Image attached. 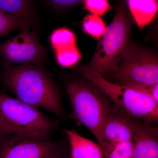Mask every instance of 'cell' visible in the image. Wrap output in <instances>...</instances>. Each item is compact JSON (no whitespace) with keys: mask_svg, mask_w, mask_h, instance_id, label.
I'll list each match as a JSON object with an SVG mask.
<instances>
[{"mask_svg":"<svg viewBox=\"0 0 158 158\" xmlns=\"http://www.w3.org/2000/svg\"><path fill=\"white\" fill-rule=\"evenodd\" d=\"M1 78L18 99L37 109L44 108L59 118L65 117L60 91L41 66L2 63Z\"/></svg>","mask_w":158,"mask_h":158,"instance_id":"obj_1","label":"cell"},{"mask_svg":"<svg viewBox=\"0 0 158 158\" xmlns=\"http://www.w3.org/2000/svg\"><path fill=\"white\" fill-rule=\"evenodd\" d=\"M65 86L72 109V118L79 125L86 127L101 147L103 123L113 103L90 82L70 80L65 82Z\"/></svg>","mask_w":158,"mask_h":158,"instance_id":"obj_2","label":"cell"},{"mask_svg":"<svg viewBox=\"0 0 158 158\" xmlns=\"http://www.w3.org/2000/svg\"><path fill=\"white\" fill-rule=\"evenodd\" d=\"M83 76L99 89L121 112L150 124L158 119V102L152 97L133 88L107 81L88 66L80 69Z\"/></svg>","mask_w":158,"mask_h":158,"instance_id":"obj_3","label":"cell"},{"mask_svg":"<svg viewBox=\"0 0 158 158\" xmlns=\"http://www.w3.org/2000/svg\"><path fill=\"white\" fill-rule=\"evenodd\" d=\"M0 118L10 125L15 134L31 138H50L59 126L58 121L49 118L39 109L1 90Z\"/></svg>","mask_w":158,"mask_h":158,"instance_id":"obj_4","label":"cell"},{"mask_svg":"<svg viewBox=\"0 0 158 158\" xmlns=\"http://www.w3.org/2000/svg\"><path fill=\"white\" fill-rule=\"evenodd\" d=\"M129 20L124 3L122 2L88 67L103 77L112 73L129 45Z\"/></svg>","mask_w":158,"mask_h":158,"instance_id":"obj_5","label":"cell"},{"mask_svg":"<svg viewBox=\"0 0 158 158\" xmlns=\"http://www.w3.org/2000/svg\"><path fill=\"white\" fill-rule=\"evenodd\" d=\"M110 74L116 84L127 86L158 83V62L152 52L129 44L116 69Z\"/></svg>","mask_w":158,"mask_h":158,"instance_id":"obj_6","label":"cell"},{"mask_svg":"<svg viewBox=\"0 0 158 158\" xmlns=\"http://www.w3.org/2000/svg\"><path fill=\"white\" fill-rule=\"evenodd\" d=\"M65 147L51 138L6 134L0 137V158H53Z\"/></svg>","mask_w":158,"mask_h":158,"instance_id":"obj_7","label":"cell"},{"mask_svg":"<svg viewBox=\"0 0 158 158\" xmlns=\"http://www.w3.org/2000/svg\"><path fill=\"white\" fill-rule=\"evenodd\" d=\"M0 56L3 63L8 65L41 66L46 50L40 44L37 34L29 29H24L17 36L0 43Z\"/></svg>","mask_w":158,"mask_h":158,"instance_id":"obj_8","label":"cell"},{"mask_svg":"<svg viewBox=\"0 0 158 158\" xmlns=\"http://www.w3.org/2000/svg\"><path fill=\"white\" fill-rule=\"evenodd\" d=\"M102 134V151L117 143L132 141L135 135L134 118L125 114L113 104L104 120Z\"/></svg>","mask_w":158,"mask_h":158,"instance_id":"obj_9","label":"cell"},{"mask_svg":"<svg viewBox=\"0 0 158 158\" xmlns=\"http://www.w3.org/2000/svg\"><path fill=\"white\" fill-rule=\"evenodd\" d=\"M132 158H158V128L134 118Z\"/></svg>","mask_w":158,"mask_h":158,"instance_id":"obj_10","label":"cell"},{"mask_svg":"<svg viewBox=\"0 0 158 158\" xmlns=\"http://www.w3.org/2000/svg\"><path fill=\"white\" fill-rule=\"evenodd\" d=\"M65 132L70 145L71 158H104L98 144L81 135L74 129Z\"/></svg>","mask_w":158,"mask_h":158,"instance_id":"obj_11","label":"cell"},{"mask_svg":"<svg viewBox=\"0 0 158 158\" xmlns=\"http://www.w3.org/2000/svg\"><path fill=\"white\" fill-rule=\"evenodd\" d=\"M129 8L136 23L143 29L155 17L158 0H128Z\"/></svg>","mask_w":158,"mask_h":158,"instance_id":"obj_12","label":"cell"},{"mask_svg":"<svg viewBox=\"0 0 158 158\" xmlns=\"http://www.w3.org/2000/svg\"><path fill=\"white\" fill-rule=\"evenodd\" d=\"M0 10L23 19L29 28L34 25L30 0H0Z\"/></svg>","mask_w":158,"mask_h":158,"instance_id":"obj_13","label":"cell"},{"mask_svg":"<svg viewBox=\"0 0 158 158\" xmlns=\"http://www.w3.org/2000/svg\"><path fill=\"white\" fill-rule=\"evenodd\" d=\"M50 42L55 52L77 45L75 35L65 28L54 31L51 34Z\"/></svg>","mask_w":158,"mask_h":158,"instance_id":"obj_14","label":"cell"},{"mask_svg":"<svg viewBox=\"0 0 158 158\" xmlns=\"http://www.w3.org/2000/svg\"><path fill=\"white\" fill-rule=\"evenodd\" d=\"M82 27L86 34L97 39L102 38L107 29L101 18L93 15H87L84 18Z\"/></svg>","mask_w":158,"mask_h":158,"instance_id":"obj_15","label":"cell"},{"mask_svg":"<svg viewBox=\"0 0 158 158\" xmlns=\"http://www.w3.org/2000/svg\"><path fill=\"white\" fill-rule=\"evenodd\" d=\"M29 28L23 19L0 10V37L17 29Z\"/></svg>","mask_w":158,"mask_h":158,"instance_id":"obj_16","label":"cell"},{"mask_svg":"<svg viewBox=\"0 0 158 158\" xmlns=\"http://www.w3.org/2000/svg\"><path fill=\"white\" fill-rule=\"evenodd\" d=\"M56 59L60 66L69 68L77 65L82 56L76 46L55 52Z\"/></svg>","mask_w":158,"mask_h":158,"instance_id":"obj_17","label":"cell"},{"mask_svg":"<svg viewBox=\"0 0 158 158\" xmlns=\"http://www.w3.org/2000/svg\"><path fill=\"white\" fill-rule=\"evenodd\" d=\"M133 141H126L114 144L103 150L104 158H132Z\"/></svg>","mask_w":158,"mask_h":158,"instance_id":"obj_18","label":"cell"},{"mask_svg":"<svg viewBox=\"0 0 158 158\" xmlns=\"http://www.w3.org/2000/svg\"><path fill=\"white\" fill-rule=\"evenodd\" d=\"M85 8L93 15H103L110 9L107 0H85Z\"/></svg>","mask_w":158,"mask_h":158,"instance_id":"obj_19","label":"cell"},{"mask_svg":"<svg viewBox=\"0 0 158 158\" xmlns=\"http://www.w3.org/2000/svg\"><path fill=\"white\" fill-rule=\"evenodd\" d=\"M52 6L58 8H66L76 5L83 0H48Z\"/></svg>","mask_w":158,"mask_h":158,"instance_id":"obj_20","label":"cell"},{"mask_svg":"<svg viewBox=\"0 0 158 158\" xmlns=\"http://www.w3.org/2000/svg\"><path fill=\"white\" fill-rule=\"evenodd\" d=\"M15 133V131L10 125L0 118V137L4 135Z\"/></svg>","mask_w":158,"mask_h":158,"instance_id":"obj_21","label":"cell"},{"mask_svg":"<svg viewBox=\"0 0 158 158\" xmlns=\"http://www.w3.org/2000/svg\"><path fill=\"white\" fill-rule=\"evenodd\" d=\"M53 158H71V157L70 155L67 152L66 148L65 147Z\"/></svg>","mask_w":158,"mask_h":158,"instance_id":"obj_22","label":"cell"}]
</instances>
